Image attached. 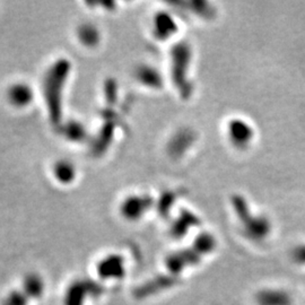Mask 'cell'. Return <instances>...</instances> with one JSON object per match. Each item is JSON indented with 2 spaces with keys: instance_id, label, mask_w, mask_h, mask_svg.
<instances>
[{
  "instance_id": "cell-3",
  "label": "cell",
  "mask_w": 305,
  "mask_h": 305,
  "mask_svg": "<svg viewBox=\"0 0 305 305\" xmlns=\"http://www.w3.org/2000/svg\"><path fill=\"white\" fill-rule=\"evenodd\" d=\"M23 292L29 296V298H38L41 296L44 292V282L38 275H28L24 279Z\"/></svg>"
},
{
  "instance_id": "cell-4",
  "label": "cell",
  "mask_w": 305,
  "mask_h": 305,
  "mask_svg": "<svg viewBox=\"0 0 305 305\" xmlns=\"http://www.w3.org/2000/svg\"><path fill=\"white\" fill-rule=\"evenodd\" d=\"M216 247V242H215L214 238L209 234H202L194 242L193 250L196 251L199 256L202 254H209Z\"/></svg>"
},
{
  "instance_id": "cell-6",
  "label": "cell",
  "mask_w": 305,
  "mask_h": 305,
  "mask_svg": "<svg viewBox=\"0 0 305 305\" xmlns=\"http://www.w3.org/2000/svg\"><path fill=\"white\" fill-rule=\"evenodd\" d=\"M11 101H13L17 106H24L28 103V89L23 85H17L11 89Z\"/></svg>"
},
{
  "instance_id": "cell-2",
  "label": "cell",
  "mask_w": 305,
  "mask_h": 305,
  "mask_svg": "<svg viewBox=\"0 0 305 305\" xmlns=\"http://www.w3.org/2000/svg\"><path fill=\"white\" fill-rule=\"evenodd\" d=\"M200 261V256L192 250V251H184L173 254L167 260V268L173 274H179L189 266H194Z\"/></svg>"
},
{
  "instance_id": "cell-5",
  "label": "cell",
  "mask_w": 305,
  "mask_h": 305,
  "mask_svg": "<svg viewBox=\"0 0 305 305\" xmlns=\"http://www.w3.org/2000/svg\"><path fill=\"white\" fill-rule=\"evenodd\" d=\"M28 296L21 289L11 291L4 298L3 305H28Z\"/></svg>"
},
{
  "instance_id": "cell-1",
  "label": "cell",
  "mask_w": 305,
  "mask_h": 305,
  "mask_svg": "<svg viewBox=\"0 0 305 305\" xmlns=\"http://www.w3.org/2000/svg\"><path fill=\"white\" fill-rule=\"evenodd\" d=\"M257 305H293L291 294L282 288H263L256 294Z\"/></svg>"
},
{
  "instance_id": "cell-7",
  "label": "cell",
  "mask_w": 305,
  "mask_h": 305,
  "mask_svg": "<svg viewBox=\"0 0 305 305\" xmlns=\"http://www.w3.org/2000/svg\"><path fill=\"white\" fill-rule=\"evenodd\" d=\"M292 260L298 266H305V246H298L292 251Z\"/></svg>"
}]
</instances>
